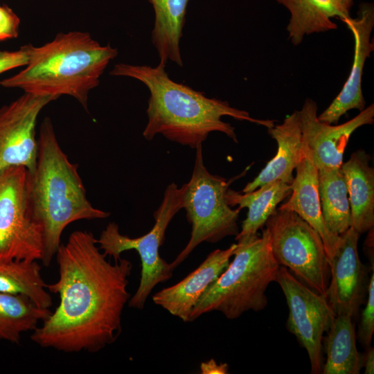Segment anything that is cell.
<instances>
[{
    "label": "cell",
    "mask_w": 374,
    "mask_h": 374,
    "mask_svg": "<svg viewBox=\"0 0 374 374\" xmlns=\"http://www.w3.org/2000/svg\"><path fill=\"white\" fill-rule=\"evenodd\" d=\"M148 1L154 12L151 38L159 62L167 64L170 60L182 66L180 41L190 0Z\"/></svg>",
    "instance_id": "21"
},
{
    "label": "cell",
    "mask_w": 374,
    "mask_h": 374,
    "mask_svg": "<svg viewBox=\"0 0 374 374\" xmlns=\"http://www.w3.org/2000/svg\"><path fill=\"white\" fill-rule=\"evenodd\" d=\"M20 19L7 6H0V42L17 37Z\"/></svg>",
    "instance_id": "27"
},
{
    "label": "cell",
    "mask_w": 374,
    "mask_h": 374,
    "mask_svg": "<svg viewBox=\"0 0 374 374\" xmlns=\"http://www.w3.org/2000/svg\"><path fill=\"white\" fill-rule=\"evenodd\" d=\"M291 188L290 198L278 208L295 212L319 233L330 262L338 249L341 237L332 233L324 222L319 195V171L305 144Z\"/></svg>",
    "instance_id": "16"
},
{
    "label": "cell",
    "mask_w": 374,
    "mask_h": 374,
    "mask_svg": "<svg viewBox=\"0 0 374 374\" xmlns=\"http://www.w3.org/2000/svg\"><path fill=\"white\" fill-rule=\"evenodd\" d=\"M117 55V48L102 46L89 33H61L41 46L30 44L26 68L0 84L38 96H70L87 110L89 91Z\"/></svg>",
    "instance_id": "4"
},
{
    "label": "cell",
    "mask_w": 374,
    "mask_h": 374,
    "mask_svg": "<svg viewBox=\"0 0 374 374\" xmlns=\"http://www.w3.org/2000/svg\"><path fill=\"white\" fill-rule=\"evenodd\" d=\"M342 6L344 8L348 10H350V8L353 3V0H335Z\"/></svg>",
    "instance_id": "31"
},
{
    "label": "cell",
    "mask_w": 374,
    "mask_h": 374,
    "mask_svg": "<svg viewBox=\"0 0 374 374\" xmlns=\"http://www.w3.org/2000/svg\"><path fill=\"white\" fill-rule=\"evenodd\" d=\"M200 370L202 374H226L229 365L226 363L217 364L215 360L211 359L201 364Z\"/></svg>",
    "instance_id": "29"
},
{
    "label": "cell",
    "mask_w": 374,
    "mask_h": 374,
    "mask_svg": "<svg viewBox=\"0 0 374 374\" xmlns=\"http://www.w3.org/2000/svg\"><path fill=\"white\" fill-rule=\"evenodd\" d=\"M359 235L352 227L340 235L339 245L329 262L330 278L326 298L337 315L356 317L366 300L370 277L359 257Z\"/></svg>",
    "instance_id": "12"
},
{
    "label": "cell",
    "mask_w": 374,
    "mask_h": 374,
    "mask_svg": "<svg viewBox=\"0 0 374 374\" xmlns=\"http://www.w3.org/2000/svg\"><path fill=\"white\" fill-rule=\"evenodd\" d=\"M56 99L24 93L0 108V171L12 166H24L29 172L35 170L38 155L37 118L44 107Z\"/></svg>",
    "instance_id": "11"
},
{
    "label": "cell",
    "mask_w": 374,
    "mask_h": 374,
    "mask_svg": "<svg viewBox=\"0 0 374 374\" xmlns=\"http://www.w3.org/2000/svg\"><path fill=\"white\" fill-rule=\"evenodd\" d=\"M194 168L188 182L181 186L182 208L191 224L190 239L186 247L170 263L174 270L201 243H216L239 233L238 220L240 209H232L226 200L231 181L210 173L204 166L202 145L196 148Z\"/></svg>",
    "instance_id": "6"
},
{
    "label": "cell",
    "mask_w": 374,
    "mask_h": 374,
    "mask_svg": "<svg viewBox=\"0 0 374 374\" xmlns=\"http://www.w3.org/2000/svg\"><path fill=\"white\" fill-rule=\"evenodd\" d=\"M51 314L24 294L0 292V340L20 343L23 333L33 332Z\"/></svg>",
    "instance_id": "23"
},
{
    "label": "cell",
    "mask_w": 374,
    "mask_h": 374,
    "mask_svg": "<svg viewBox=\"0 0 374 374\" xmlns=\"http://www.w3.org/2000/svg\"><path fill=\"white\" fill-rule=\"evenodd\" d=\"M234 258L203 293L190 316V322L217 311L229 319L244 312L264 310L266 290L276 281L280 265L275 260L265 228L257 234L236 240Z\"/></svg>",
    "instance_id": "5"
},
{
    "label": "cell",
    "mask_w": 374,
    "mask_h": 374,
    "mask_svg": "<svg viewBox=\"0 0 374 374\" xmlns=\"http://www.w3.org/2000/svg\"><path fill=\"white\" fill-rule=\"evenodd\" d=\"M292 193L291 184L282 181L267 183L257 189L242 194L228 188L226 200L230 206H239L241 210L248 208L246 219L242 222L241 230L235 240L257 234L263 227L277 206Z\"/></svg>",
    "instance_id": "20"
},
{
    "label": "cell",
    "mask_w": 374,
    "mask_h": 374,
    "mask_svg": "<svg viewBox=\"0 0 374 374\" xmlns=\"http://www.w3.org/2000/svg\"><path fill=\"white\" fill-rule=\"evenodd\" d=\"M58 279L46 288L60 303L37 326L30 339L64 353H95L114 344L122 332V316L131 294L133 268L120 258L112 263L86 230L72 232L55 254Z\"/></svg>",
    "instance_id": "1"
},
{
    "label": "cell",
    "mask_w": 374,
    "mask_h": 374,
    "mask_svg": "<svg viewBox=\"0 0 374 374\" xmlns=\"http://www.w3.org/2000/svg\"><path fill=\"white\" fill-rule=\"evenodd\" d=\"M35 170L28 174L26 192L30 213L40 227L43 265L48 267L61 244L66 227L82 220L104 219L110 213L88 200L78 165L62 150L51 119L46 117L39 131Z\"/></svg>",
    "instance_id": "3"
},
{
    "label": "cell",
    "mask_w": 374,
    "mask_h": 374,
    "mask_svg": "<svg viewBox=\"0 0 374 374\" xmlns=\"http://www.w3.org/2000/svg\"><path fill=\"white\" fill-rule=\"evenodd\" d=\"M342 21L352 33L354 38V56L349 75L339 94L319 115V121L337 123L340 118L351 109L362 111L366 100L362 92V75L366 60L374 50L371 33L374 27V6L373 3L359 4L357 16Z\"/></svg>",
    "instance_id": "14"
},
{
    "label": "cell",
    "mask_w": 374,
    "mask_h": 374,
    "mask_svg": "<svg viewBox=\"0 0 374 374\" xmlns=\"http://www.w3.org/2000/svg\"><path fill=\"white\" fill-rule=\"evenodd\" d=\"M166 64L159 62L152 67L118 63L110 71L112 75L136 79L148 89V123L143 132L145 139L150 141L161 134L171 141L195 149L213 132H222L238 142L234 127L223 121L224 116L267 128L274 125L273 120L254 118L226 101L208 98L202 91L173 81L166 71Z\"/></svg>",
    "instance_id": "2"
},
{
    "label": "cell",
    "mask_w": 374,
    "mask_h": 374,
    "mask_svg": "<svg viewBox=\"0 0 374 374\" xmlns=\"http://www.w3.org/2000/svg\"><path fill=\"white\" fill-rule=\"evenodd\" d=\"M37 261L0 262V292L24 294L37 305L49 308L52 297L47 292Z\"/></svg>",
    "instance_id": "25"
},
{
    "label": "cell",
    "mask_w": 374,
    "mask_h": 374,
    "mask_svg": "<svg viewBox=\"0 0 374 374\" xmlns=\"http://www.w3.org/2000/svg\"><path fill=\"white\" fill-rule=\"evenodd\" d=\"M182 208V189L175 183L169 184L163 193L162 202L154 213V224L145 235L130 238L123 235L118 225L110 222L97 239L98 247L106 256L114 261L121 258L123 252L136 250L141 262L139 287L131 296L128 305L141 310L152 290L159 283L171 278L173 270L159 254L166 229L174 216Z\"/></svg>",
    "instance_id": "7"
},
{
    "label": "cell",
    "mask_w": 374,
    "mask_h": 374,
    "mask_svg": "<svg viewBox=\"0 0 374 374\" xmlns=\"http://www.w3.org/2000/svg\"><path fill=\"white\" fill-rule=\"evenodd\" d=\"M265 225L278 264L326 296L330 268L319 233L295 212L277 208Z\"/></svg>",
    "instance_id": "8"
},
{
    "label": "cell",
    "mask_w": 374,
    "mask_h": 374,
    "mask_svg": "<svg viewBox=\"0 0 374 374\" xmlns=\"http://www.w3.org/2000/svg\"><path fill=\"white\" fill-rule=\"evenodd\" d=\"M319 171L321 213L328 229L340 235L351 227L348 191L341 168Z\"/></svg>",
    "instance_id": "24"
},
{
    "label": "cell",
    "mask_w": 374,
    "mask_h": 374,
    "mask_svg": "<svg viewBox=\"0 0 374 374\" xmlns=\"http://www.w3.org/2000/svg\"><path fill=\"white\" fill-rule=\"evenodd\" d=\"M235 247L236 244H232L226 249L212 251L183 280L153 295V302L184 322H190V314L199 299L227 267Z\"/></svg>",
    "instance_id": "15"
},
{
    "label": "cell",
    "mask_w": 374,
    "mask_h": 374,
    "mask_svg": "<svg viewBox=\"0 0 374 374\" xmlns=\"http://www.w3.org/2000/svg\"><path fill=\"white\" fill-rule=\"evenodd\" d=\"M276 282L289 309L287 328L306 350L311 373H321L323 335L328 332L337 314L326 296L310 289L286 267H279Z\"/></svg>",
    "instance_id": "10"
},
{
    "label": "cell",
    "mask_w": 374,
    "mask_h": 374,
    "mask_svg": "<svg viewBox=\"0 0 374 374\" xmlns=\"http://www.w3.org/2000/svg\"><path fill=\"white\" fill-rule=\"evenodd\" d=\"M267 131L277 143L276 154L258 176L244 186L242 193L251 192L277 180L291 184L293 172L303 157L305 143L297 110L287 116L282 123L267 128Z\"/></svg>",
    "instance_id": "17"
},
{
    "label": "cell",
    "mask_w": 374,
    "mask_h": 374,
    "mask_svg": "<svg viewBox=\"0 0 374 374\" xmlns=\"http://www.w3.org/2000/svg\"><path fill=\"white\" fill-rule=\"evenodd\" d=\"M366 305L361 314V319L356 337L366 349L371 346L374 332V272L372 270L368 286Z\"/></svg>",
    "instance_id": "26"
},
{
    "label": "cell",
    "mask_w": 374,
    "mask_h": 374,
    "mask_svg": "<svg viewBox=\"0 0 374 374\" xmlns=\"http://www.w3.org/2000/svg\"><path fill=\"white\" fill-rule=\"evenodd\" d=\"M304 143L311 151L318 170L341 168L346 145L359 127L374 122V104L365 107L355 117L337 125L318 118L317 103L306 98L298 111Z\"/></svg>",
    "instance_id": "13"
},
{
    "label": "cell",
    "mask_w": 374,
    "mask_h": 374,
    "mask_svg": "<svg viewBox=\"0 0 374 374\" xmlns=\"http://www.w3.org/2000/svg\"><path fill=\"white\" fill-rule=\"evenodd\" d=\"M371 157L364 150L353 152L343 163L351 213V227L359 234L374 226V169L369 165Z\"/></svg>",
    "instance_id": "18"
},
{
    "label": "cell",
    "mask_w": 374,
    "mask_h": 374,
    "mask_svg": "<svg viewBox=\"0 0 374 374\" xmlns=\"http://www.w3.org/2000/svg\"><path fill=\"white\" fill-rule=\"evenodd\" d=\"M362 367L364 368L365 374L374 373V348L371 346L366 349L365 354L363 355Z\"/></svg>",
    "instance_id": "30"
},
{
    "label": "cell",
    "mask_w": 374,
    "mask_h": 374,
    "mask_svg": "<svg viewBox=\"0 0 374 374\" xmlns=\"http://www.w3.org/2000/svg\"><path fill=\"white\" fill-rule=\"evenodd\" d=\"M290 13L286 30L294 46L299 45L305 36L337 28L332 18L340 20L350 17V11L335 0H276Z\"/></svg>",
    "instance_id": "19"
},
{
    "label": "cell",
    "mask_w": 374,
    "mask_h": 374,
    "mask_svg": "<svg viewBox=\"0 0 374 374\" xmlns=\"http://www.w3.org/2000/svg\"><path fill=\"white\" fill-rule=\"evenodd\" d=\"M353 318L337 315L326 340V360L323 374H358L362 367L363 355L357 348Z\"/></svg>",
    "instance_id": "22"
},
{
    "label": "cell",
    "mask_w": 374,
    "mask_h": 374,
    "mask_svg": "<svg viewBox=\"0 0 374 374\" xmlns=\"http://www.w3.org/2000/svg\"><path fill=\"white\" fill-rule=\"evenodd\" d=\"M28 174L24 166L0 171V262L43 257L42 231L28 204Z\"/></svg>",
    "instance_id": "9"
},
{
    "label": "cell",
    "mask_w": 374,
    "mask_h": 374,
    "mask_svg": "<svg viewBox=\"0 0 374 374\" xmlns=\"http://www.w3.org/2000/svg\"><path fill=\"white\" fill-rule=\"evenodd\" d=\"M30 44L14 51H0V74L17 67L26 66L29 61Z\"/></svg>",
    "instance_id": "28"
}]
</instances>
